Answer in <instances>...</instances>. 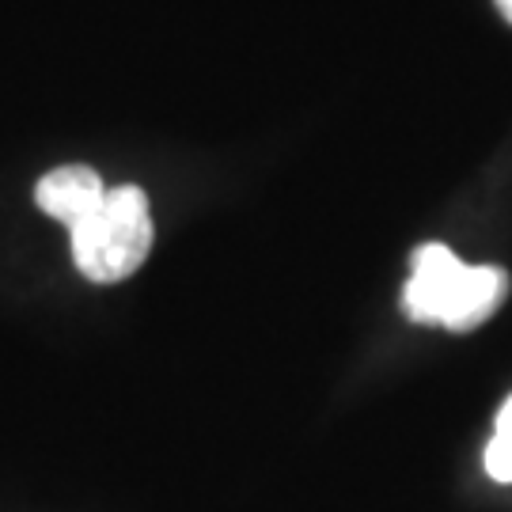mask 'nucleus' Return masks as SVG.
<instances>
[{
  "mask_svg": "<svg viewBox=\"0 0 512 512\" xmlns=\"http://www.w3.org/2000/svg\"><path fill=\"white\" fill-rule=\"evenodd\" d=\"M509 293V277L497 266H467L444 243H425L414 255V274L403 289V311L414 323L475 330Z\"/></svg>",
  "mask_w": 512,
  "mask_h": 512,
  "instance_id": "obj_1",
  "label": "nucleus"
},
{
  "mask_svg": "<svg viewBox=\"0 0 512 512\" xmlns=\"http://www.w3.org/2000/svg\"><path fill=\"white\" fill-rule=\"evenodd\" d=\"M73 239L76 270L95 285H114L141 270L152 251V213L141 186H114L76 228Z\"/></svg>",
  "mask_w": 512,
  "mask_h": 512,
  "instance_id": "obj_2",
  "label": "nucleus"
},
{
  "mask_svg": "<svg viewBox=\"0 0 512 512\" xmlns=\"http://www.w3.org/2000/svg\"><path fill=\"white\" fill-rule=\"evenodd\" d=\"M107 198V186L92 167L69 164L54 167L50 175H42L35 186V202L46 217L61 220L65 228H76L80 220L92 213L95 205Z\"/></svg>",
  "mask_w": 512,
  "mask_h": 512,
  "instance_id": "obj_3",
  "label": "nucleus"
},
{
  "mask_svg": "<svg viewBox=\"0 0 512 512\" xmlns=\"http://www.w3.org/2000/svg\"><path fill=\"white\" fill-rule=\"evenodd\" d=\"M486 471L497 482H512V437L494 433V440L486 444Z\"/></svg>",
  "mask_w": 512,
  "mask_h": 512,
  "instance_id": "obj_4",
  "label": "nucleus"
},
{
  "mask_svg": "<svg viewBox=\"0 0 512 512\" xmlns=\"http://www.w3.org/2000/svg\"><path fill=\"white\" fill-rule=\"evenodd\" d=\"M494 433H501V437H512V399L505 406H501V414H497V429Z\"/></svg>",
  "mask_w": 512,
  "mask_h": 512,
  "instance_id": "obj_5",
  "label": "nucleus"
},
{
  "mask_svg": "<svg viewBox=\"0 0 512 512\" xmlns=\"http://www.w3.org/2000/svg\"><path fill=\"white\" fill-rule=\"evenodd\" d=\"M497 8H501V12L512 19V0H497Z\"/></svg>",
  "mask_w": 512,
  "mask_h": 512,
  "instance_id": "obj_6",
  "label": "nucleus"
}]
</instances>
